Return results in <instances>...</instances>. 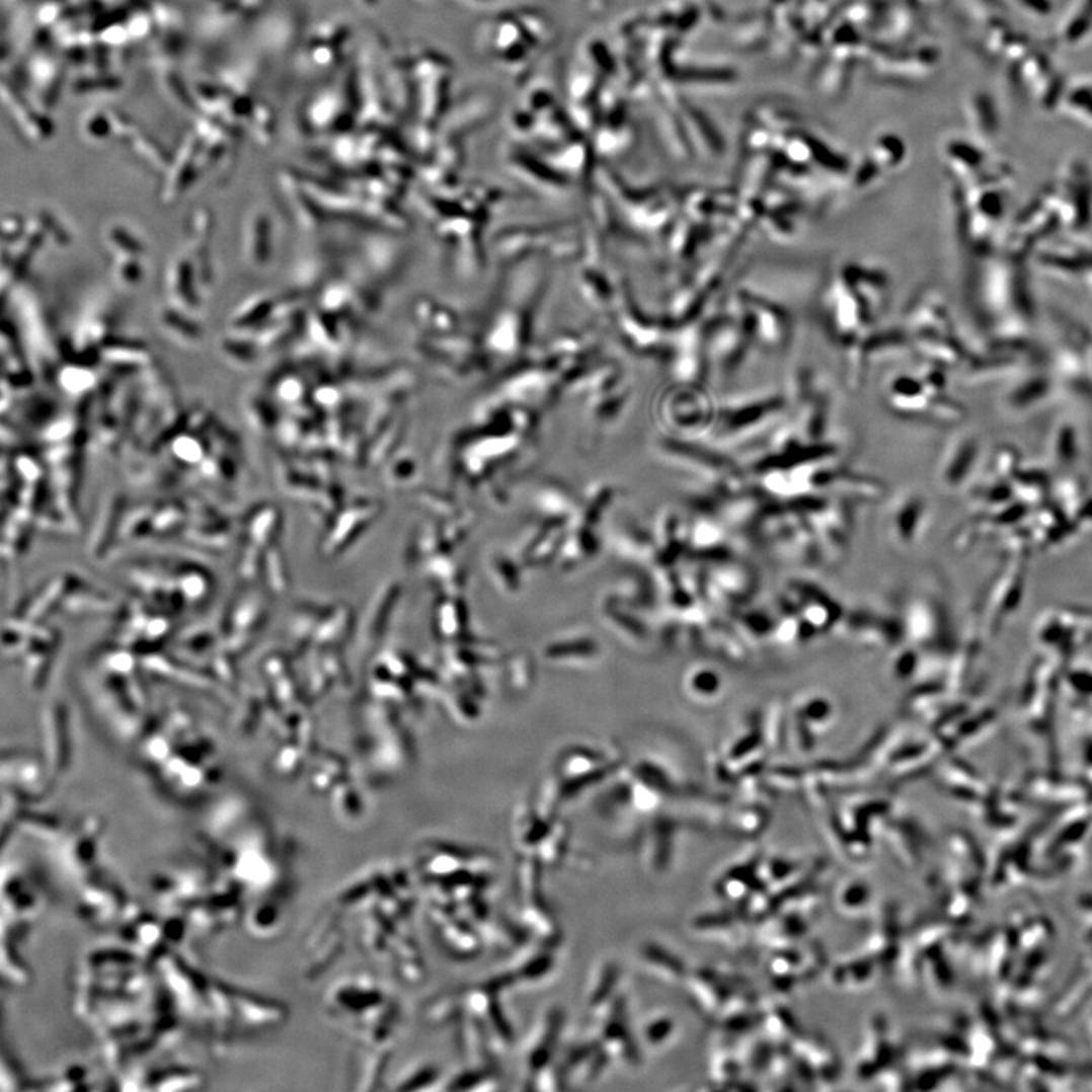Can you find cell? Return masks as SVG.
Returning a JSON list of instances; mask_svg holds the SVG:
<instances>
[{"label": "cell", "instance_id": "6da1fadb", "mask_svg": "<svg viewBox=\"0 0 1092 1092\" xmlns=\"http://www.w3.org/2000/svg\"><path fill=\"white\" fill-rule=\"evenodd\" d=\"M818 313L824 331L844 354L859 349L877 320L863 307L838 270L827 277L821 290Z\"/></svg>", "mask_w": 1092, "mask_h": 1092}, {"label": "cell", "instance_id": "277c9868", "mask_svg": "<svg viewBox=\"0 0 1092 1092\" xmlns=\"http://www.w3.org/2000/svg\"><path fill=\"white\" fill-rule=\"evenodd\" d=\"M854 295L862 302L869 314L878 320L887 304L890 293V277L883 267L875 264L848 261L839 267Z\"/></svg>", "mask_w": 1092, "mask_h": 1092}, {"label": "cell", "instance_id": "3957f363", "mask_svg": "<svg viewBox=\"0 0 1092 1092\" xmlns=\"http://www.w3.org/2000/svg\"><path fill=\"white\" fill-rule=\"evenodd\" d=\"M789 411L788 396L779 392L743 396L716 411L715 425L725 439L750 441L773 432Z\"/></svg>", "mask_w": 1092, "mask_h": 1092}, {"label": "cell", "instance_id": "7a4b0ae2", "mask_svg": "<svg viewBox=\"0 0 1092 1092\" xmlns=\"http://www.w3.org/2000/svg\"><path fill=\"white\" fill-rule=\"evenodd\" d=\"M731 314L740 320L755 346L782 353L791 343L794 326L789 311L755 290H736L731 298Z\"/></svg>", "mask_w": 1092, "mask_h": 1092}, {"label": "cell", "instance_id": "5b68a950", "mask_svg": "<svg viewBox=\"0 0 1092 1092\" xmlns=\"http://www.w3.org/2000/svg\"><path fill=\"white\" fill-rule=\"evenodd\" d=\"M883 399L886 407L896 416L929 420L930 410L938 398L927 392L917 375L896 374L887 380Z\"/></svg>", "mask_w": 1092, "mask_h": 1092}]
</instances>
